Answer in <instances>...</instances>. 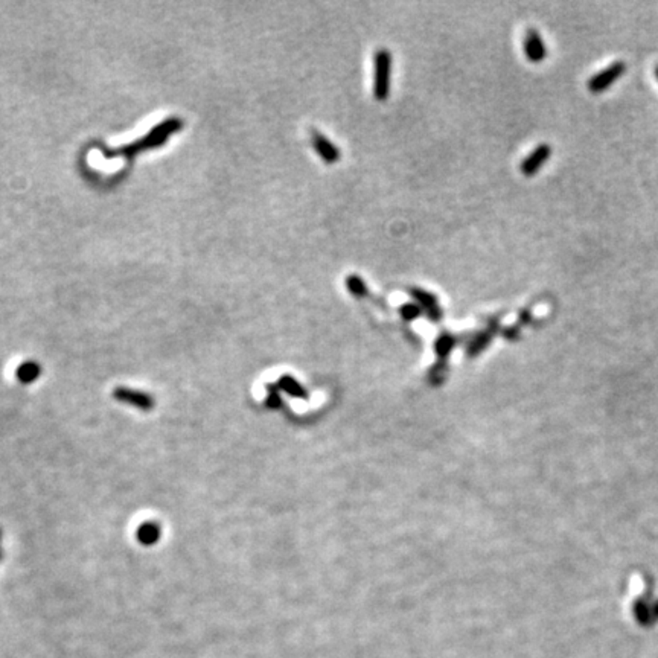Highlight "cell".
Returning a JSON list of instances; mask_svg holds the SVG:
<instances>
[{"label":"cell","mask_w":658,"mask_h":658,"mask_svg":"<svg viewBox=\"0 0 658 658\" xmlns=\"http://www.w3.org/2000/svg\"><path fill=\"white\" fill-rule=\"evenodd\" d=\"M392 83V54L387 49H378L374 55V98L387 101Z\"/></svg>","instance_id":"1"},{"label":"cell","mask_w":658,"mask_h":658,"mask_svg":"<svg viewBox=\"0 0 658 658\" xmlns=\"http://www.w3.org/2000/svg\"><path fill=\"white\" fill-rule=\"evenodd\" d=\"M625 71H626V66L623 62L612 63L610 67L603 69L602 72L596 74L594 76L590 78V81H588V89H590V92L593 93H601L603 90H607L614 81H617L619 78L625 74Z\"/></svg>","instance_id":"2"},{"label":"cell","mask_w":658,"mask_h":658,"mask_svg":"<svg viewBox=\"0 0 658 658\" xmlns=\"http://www.w3.org/2000/svg\"><path fill=\"white\" fill-rule=\"evenodd\" d=\"M311 145L318 154V158L326 164H335L342 158V153L337 148V145L320 132H316V130L311 133Z\"/></svg>","instance_id":"3"},{"label":"cell","mask_w":658,"mask_h":658,"mask_svg":"<svg viewBox=\"0 0 658 658\" xmlns=\"http://www.w3.org/2000/svg\"><path fill=\"white\" fill-rule=\"evenodd\" d=\"M552 155V146L547 144H541L527 155V158L519 164V171L524 177H533L536 172L541 169L542 164L550 159Z\"/></svg>","instance_id":"4"},{"label":"cell","mask_w":658,"mask_h":658,"mask_svg":"<svg viewBox=\"0 0 658 658\" xmlns=\"http://www.w3.org/2000/svg\"><path fill=\"white\" fill-rule=\"evenodd\" d=\"M523 48H524V55L531 63H541L542 59L547 57V49H545L544 41L540 36V32L535 29L527 31Z\"/></svg>","instance_id":"5"},{"label":"cell","mask_w":658,"mask_h":658,"mask_svg":"<svg viewBox=\"0 0 658 658\" xmlns=\"http://www.w3.org/2000/svg\"><path fill=\"white\" fill-rule=\"evenodd\" d=\"M410 296L416 300V304L421 305L426 308L430 316H433V318H436V316H440V309H439V305H438V299L433 296L431 293L426 291V290H422V288H412L410 290Z\"/></svg>","instance_id":"6"},{"label":"cell","mask_w":658,"mask_h":658,"mask_svg":"<svg viewBox=\"0 0 658 658\" xmlns=\"http://www.w3.org/2000/svg\"><path fill=\"white\" fill-rule=\"evenodd\" d=\"M346 288H348V291L355 298H365L368 296L369 291L366 282L363 281V278L358 274H349L348 278H346Z\"/></svg>","instance_id":"7"},{"label":"cell","mask_w":658,"mask_h":658,"mask_svg":"<svg viewBox=\"0 0 658 658\" xmlns=\"http://www.w3.org/2000/svg\"><path fill=\"white\" fill-rule=\"evenodd\" d=\"M401 314L405 318L413 320V318H416L421 314V308L416 304H407L401 308Z\"/></svg>","instance_id":"8"},{"label":"cell","mask_w":658,"mask_h":658,"mask_svg":"<svg viewBox=\"0 0 658 658\" xmlns=\"http://www.w3.org/2000/svg\"><path fill=\"white\" fill-rule=\"evenodd\" d=\"M655 75H657V78H658V66L655 67Z\"/></svg>","instance_id":"9"}]
</instances>
